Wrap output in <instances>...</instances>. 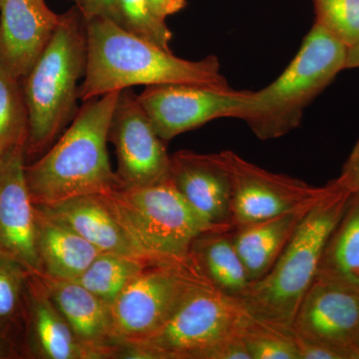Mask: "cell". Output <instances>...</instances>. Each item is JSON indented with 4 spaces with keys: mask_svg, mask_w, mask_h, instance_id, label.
I'll use <instances>...</instances> for the list:
<instances>
[{
    "mask_svg": "<svg viewBox=\"0 0 359 359\" xmlns=\"http://www.w3.org/2000/svg\"><path fill=\"white\" fill-rule=\"evenodd\" d=\"M87 59L79 98L83 102L138 85L188 84L231 89L216 56L177 57L105 18L85 21Z\"/></svg>",
    "mask_w": 359,
    "mask_h": 359,
    "instance_id": "6da1fadb",
    "label": "cell"
},
{
    "mask_svg": "<svg viewBox=\"0 0 359 359\" xmlns=\"http://www.w3.org/2000/svg\"><path fill=\"white\" fill-rule=\"evenodd\" d=\"M119 93L111 92L85 101L55 143L32 164H26V182L34 205L105 195L121 188L107 150Z\"/></svg>",
    "mask_w": 359,
    "mask_h": 359,
    "instance_id": "7a4b0ae2",
    "label": "cell"
},
{
    "mask_svg": "<svg viewBox=\"0 0 359 359\" xmlns=\"http://www.w3.org/2000/svg\"><path fill=\"white\" fill-rule=\"evenodd\" d=\"M353 193L337 180L309 210L278 261L261 280L250 283L244 299L252 318L292 332L299 304L318 275L323 250Z\"/></svg>",
    "mask_w": 359,
    "mask_h": 359,
    "instance_id": "3957f363",
    "label": "cell"
},
{
    "mask_svg": "<svg viewBox=\"0 0 359 359\" xmlns=\"http://www.w3.org/2000/svg\"><path fill=\"white\" fill-rule=\"evenodd\" d=\"M86 59L85 20L77 8L72 9L63 14L50 42L23 79L26 159L43 155L74 119Z\"/></svg>",
    "mask_w": 359,
    "mask_h": 359,
    "instance_id": "277c9868",
    "label": "cell"
},
{
    "mask_svg": "<svg viewBox=\"0 0 359 359\" xmlns=\"http://www.w3.org/2000/svg\"><path fill=\"white\" fill-rule=\"evenodd\" d=\"M348 47L314 21L297 55L269 86L255 91L244 121L259 140H273L301 126L306 108L346 69Z\"/></svg>",
    "mask_w": 359,
    "mask_h": 359,
    "instance_id": "5b68a950",
    "label": "cell"
},
{
    "mask_svg": "<svg viewBox=\"0 0 359 359\" xmlns=\"http://www.w3.org/2000/svg\"><path fill=\"white\" fill-rule=\"evenodd\" d=\"M242 299L224 294L211 282L194 287L171 318L147 339L121 346L117 358L221 359L224 342L240 332Z\"/></svg>",
    "mask_w": 359,
    "mask_h": 359,
    "instance_id": "8992f818",
    "label": "cell"
},
{
    "mask_svg": "<svg viewBox=\"0 0 359 359\" xmlns=\"http://www.w3.org/2000/svg\"><path fill=\"white\" fill-rule=\"evenodd\" d=\"M103 196L132 238L149 256L188 259L194 241L209 231L170 177L153 185L118 188Z\"/></svg>",
    "mask_w": 359,
    "mask_h": 359,
    "instance_id": "52a82bcc",
    "label": "cell"
},
{
    "mask_svg": "<svg viewBox=\"0 0 359 359\" xmlns=\"http://www.w3.org/2000/svg\"><path fill=\"white\" fill-rule=\"evenodd\" d=\"M210 282L191 256L148 264L110 304L111 332L118 346L155 334L189 292Z\"/></svg>",
    "mask_w": 359,
    "mask_h": 359,
    "instance_id": "ba28073f",
    "label": "cell"
},
{
    "mask_svg": "<svg viewBox=\"0 0 359 359\" xmlns=\"http://www.w3.org/2000/svg\"><path fill=\"white\" fill-rule=\"evenodd\" d=\"M138 99L156 132L167 143L212 120H244L255 102V91L165 84L146 86Z\"/></svg>",
    "mask_w": 359,
    "mask_h": 359,
    "instance_id": "9c48e42d",
    "label": "cell"
},
{
    "mask_svg": "<svg viewBox=\"0 0 359 359\" xmlns=\"http://www.w3.org/2000/svg\"><path fill=\"white\" fill-rule=\"evenodd\" d=\"M231 185L233 230L320 200L328 184L313 187L287 175L271 173L233 151L218 153Z\"/></svg>",
    "mask_w": 359,
    "mask_h": 359,
    "instance_id": "30bf717a",
    "label": "cell"
},
{
    "mask_svg": "<svg viewBox=\"0 0 359 359\" xmlns=\"http://www.w3.org/2000/svg\"><path fill=\"white\" fill-rule=\"evenodd\" d=\"M117 157L116 176L121 188L153 185L169 177L166 142L160 138L132 88L120 91L109 137Z\"/></svg>",
    "mask_w": 359,
    "mask_h": 359,
    "instance_id": "8fae6325",
    "label": "cell"
},
{
    "mask_svg": "<svg viewBox=\"0 0 359 359\" xmlns=\"http://www.w3.org/2000/svg\"><path fill=\"white\" fill-rule=\"evenodd\" d=\"M292 332L320 344L344 359H359V292L316 276L299 304Z\"/></svg>",
    "mask_w": 359,
    "mask_h": 359,
    "instance_id": "7c38bea8",
    "label": "cell"
},
{
    "mask_svg": "<svg viewBox=\"0 0 359 359\" xmlns=\"http://www.w3.org/2000/svg\"><path fill=\"white\" fill-rule=\"evenodd\" d=\"M169 177L208 231L233 230L231 180L218 153L179 151L171 155Z\"/></svg>",
    "mask_w": 359,
    "mask_h": 359,
    "instance_id": "4fadbf2b",
    "label": "cell"
},
{
    "mask_svg": "<svg viewBox=\"0 0 359 359\" xmlns=\"http://www.w3.org/2000/svg\"><path fill=\"white\" fill-rule=\"evenodd\" d=\"M25 145L0 165V252L30 273H41L36 248V214L25 177Z\"/></svg>",
    "mask_w": 359,
    "mask_h": 359,
    "instance_id": "5bb4252c",
    "label": "cell"
},
{
    "mask_svg": "<svg viewBox=\"0 0 359 359\" xmlns=\"http://www.w3.org/2000/svg\"><path fill=\"white\" fill-rule=\"evenodd\" d=\"M61 18L44 0H0V67L23 81L50 42Z\"/></svg>",
    "mask_w": 359,
    "mask_h": 359,
    "instance_id": "9a60e30c",
    "label": "cell"
},
{
    "mask_svg": "<svg viewBox=\"0 0 359 359\" xmlns=\"http://www.w3.org/2000/svg\"><path fill=\"white\" fill-rule=\"evenodd\" d=\"M22 358L92 359L54 306L36 273L26 282L21 327Z\"/></svg>",
    "mask_w": 359,
    "mask_h": 359,
    "instance_id": "2e32d148",
    "label": "cell"
},
{
    "mask_svg": "<svg viewBox=\"0 0 359 359\" xmlns=\"http://www.w3.org/2000/svg\"><path fill=\"white\" fill-rule=\"evenodd\" d=\"M47 294L92 359L116 358L119 346L111 332L110 306L75 280L37 273Z\"/></svg>",
    "mask_w": 359,
    "mask_h": 359,
    "instance_id": "e0dca14e",
    "label": "cell"
},
{
    "mask_svg": "<svg viewBox=\"0 0 359 359\" xmlns=\"http://www.w3.org/2000/svg\"><path fill=\"white\" fill-rule=\"evenodd\" d=\"M45 215L68 226L101 252L140 259L149 256L137 245L103 195H85L48 205H35Z\"/></svg>",
    "mask_w": 359,
    "mask_h": 359,
    "instance_id": "ac0fdd59",
    "label": "cell"
},
{
    "mask_svg": "<svg viewBox=\"0 0 359 359\" xmlns=\"http://www.w3.org/2000/svg\"><path fill=\"white\" fill-rule=\"evenodd\" d=\"M316 203L231 231V241L250 283L261 280L273 268Z\"/></svg>",
    "mask_w": 359,
    "mask_h": 359,
    "instance_id": "d6986e66",
    "label": "cell"
},
{
    "mask_svg": "<svg viewBox=\"0 0 359 359\" xmlns=\"http://www.w3.org/2000/svg\"><path fill=\"white\" fill-rule=\"evenodd\" d=\"M35 214L41 273L61 280H76L101 254L100 250L68 226L49 218L37 207Z\"/></svg>",
    "mask_w": 359,
    "mask_h": 359,
    "instance_id": "ffe728a7",
    "label": "cell"
},
{
    "mask_svg": "<svg viewBox=\"0 0 359 359\" xmlns=\"http://www.w3.org/2000/svg\"><path fill=\"white\" fill-rule=\"evenodd\" d=\"M191 256L216 289L243 299L250 285L231 231H205L194 241Z\"/></svg>",
    "mask_w": 359,
    "mask_h": 359,
    "instance_id": "44dd1931",
    "label": "cell"
},
{
    "mask_svg": "<svg viewBox=\"0 0 359 359\" xmlns=\"http://www.w3.org/2000/svg\"><path fill=\"white\" fill-rule=\"evenodd\" d=\"M359 292V194H353L346 212L328 238L318 275Z\"/></svg>",
    "mask_w": 359,
    "mask_h": 359,
    "instance_id": "7402d4cb",
    "label": "cell"
},
{
    "mask_svg": "<svg viewBox=\"0 0 359 359\" xmlns=\"http://www.w3.org/2000/svg\"><path fill=\"white\" fill-rule=\"evenodd\" d=\"M156 261L161 259L101 252L86 271L74 280L110 306L142 269Z\"/></svg>",
    "mask_w": 359,
    "mask_h": 359,
    "instance_id": "603a6c76",
    "label": "cell"
},
{
    "mask_svg": "<svg viewBox=\"0 0 359 359\" xmlns=\"http://www.w3.org/2000/svg\"><path fill=\"white\" fill-rule=\"evenodd\" d=\"M20 82L0 67V165L27 141V109Z\"/></svg>",
    "mask_w": 359,
    "mask_h": 359,
    "instance_id": "cb8c5ba5",
    "label": "cell"
},
{
    "mask_svg": "<svg viewBox=\"0 0 359 359\" xmlns=\"http://www.w3.org/2000/svg\"><path fill=\"white\" fill-rule=\"evenodd\" d=\"M240 334L252 359H299L294 334L252 318L245 311Z\"/></svg>",
    "mask_w": 359,
    "mask_h": 359,
    "instance_id": "d4e9b609",
    "label": "cell"
},
{
    "mask_svg": "<svg viewBox=\"0 0 359 359\" xmlns=\"http://www.w3.org/2000/svg\"><path fill=\"white\" fill-rule=\"evenodd\" d=\"M116 25L132 34L170 49L173 33L166 20L153 11L148 0H116Z\"/></svg>",
    "mask_w": 359,
    "mask_h": 359,
    "instance_id": "484cf974",
    "label": "cell"
},
{
    "mask_svg": "<svg viewBox=\"0 0 359 359\" xmlns=\"http://www.w3.org/2000/svg\"><path fill=\"white\" fill-rule=\"evenodd\" d=\"M29 275L22 264L0 252V323L22 327L23 302Z\"/></svg>",
    "mask_w": 359,
    "mask_h": 359,
    "instance_id": "4316f807",
    "label": "cell"
},
{
    "mask_svg": "<svg viewBox=\"0 0 359 359\" xmlns=\"http://www.w3.org/2000/svg\"><path fill=\"white\" fill-rule=\"evenodd\" d=\"M316 21L348 48L359 44V0H313Z\"/></svg>",
    "mask_w": 359,
    "mask_h": 359,
    "instance_id": "83f0119b",
    "label": "cell"
},
{
    "mask_svg": "<svg viewBox=\"0 0 359 359\" xmlns=\"http://www.w3.org/2000/svg\"><path fill=\"white\" fill-rule=\"evenodd\" d=\"M85 21L105 18L116 22V0H72Z\"/></svg>",
    "mask_w": 359,
    "mask_h": 359,
    "instance_id": "f1b7e54d",
    "label": "cell"
},
{
    "mask_svg": "<svg viewBox=\"0 0 359 359\" xmlns=\"http://www.w3.org/2000/svg\"><path fill=\"white\" fill-rule=\"evenodd\" d=\"M22 358L21 330L0 323V359Z\"/></svg>",
    "mask_w": 359,
    "mask_h": 359,
    "instance_id": "f546056e",
    "label": "cell"
},
{
    "mask_svg": "<svg viewBox=\"0 0 359 359\" xmlns=\"http://www.w3.org/2000/svg\"><path fill=\"white\" fill-rule=\"evenodd\" d=\"M337 180L342 188L353 194H359V140L347 158L342 168L341 174Z\"/></svg>",
    "mask_w": 359,
    "mask_h": 359,
    "instance_id": "4dcf8cb0",
    "label": "cell"
},
{
    "mask_svg": "<svg viewBox=\"0 0 359 359\" xmlns=\"http://www.w3.org/2000/svg\"><path fill=\"white\" fill-rule=\"evenodd\" d=\"M295 341L299 349V359H344L339 353L327 346L297 339H295Z\"/></svg>",
    "mask_w": 359,
    "mask_h": 359,
    "instance_id": "1f68e13d",
    "label": "cell"
},
{
    "mask_svg": "<svg viewBox=\"0 0 359 359\" xmlns=\"http://www.w3.org/2000/svg\"><path fill=\"white\" fill-rule=\"evenodd\" d=\"M154 13L166 20L168 16L178 13L186 7V0H148Z\"/></svg>",
    "mask_w": 359,
    "mask_h": 359,
    "instance_id": "d6a6232c",
    "label": "cell"
},
{
    "mask_svg": "<svg viewBox=\"0 0 359 359\" xmlns=\"http://www.w3.org/2000/svg\"><path fill=\"white\" fill-rule=\"evenodd\" d=\"M359 68V44L351 47L347 51L346 69Z\"/></svg>",
    "mask_w": 359,
    "mask_h": 359,
    "instance_id": "836d02e7",
    "label": "cell"
}]
</instances>
